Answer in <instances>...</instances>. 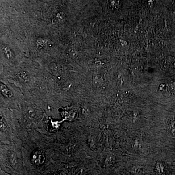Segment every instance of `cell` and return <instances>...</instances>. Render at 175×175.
<instances>
[{
    "mask_svg": "<svg viewBox=\"0 0 175 175\" xmlns=\"http://www.w3.org/2000/svg\"><path fill=\"white\" fill-rule=\"evenodd\" d=\"M1 49L6 58L9 60L14 59L15 57L14 52L9 46L7 45L2 44L1 45Z\"/></svg>",
    "mask_w": 175,
    "mask_h": 175,
    "instance_id": "1",
    "label": "cell"
},
{
    "mask_svg": "<svg viewBox=\"0 0 175 175\" xmlns=\"http://www.w3.org/2000/svg\"><path fill=\"white\" fill-rule=\"evenodd\" d=\"M50 44V42L49 40L44 38H39L36 41L37 48L40 50L43 49L46 46H49Z\"/></svg>",
    "mask_w": 175,
    "mask_h": 175,
    "instance_id": "2",
    "label": "cell"
},
{
    "mask_svg": "<svg viewBox=\"0 0 175 175\" xmlns=\"http://www.w3.org/2000/svg\"><path fill=\"white\" fill-rule=\"evenodd\" d=\"M1 92L2 94L6 97H10L12 95L11 92L7 88V87L4 86L3 84H1Z\"/></svg>",
    "mask_w": 175,
    "mask_h": 175,
    "instance_id": "3",
    "label": "cell"
},
{
    "mask_svg": "<svg viewBox=\"0 0 175 175\" xmlns=\"http://www.w3.org/2000/svg\"><path fill=\"white\" fill-rule=\"evenodd\" d=\"M65 18V14L63 12H59L56 14V17L53 19V22L55 21L56 22H60L61 23V22H63Z\"/></svg>",
    "mask_w": 175,
    "mask_h": 175,
    "instance_id": "4",
    "label": "cell"
},
{
    "mask_svg": "<svg viewBox=\"0 0 175 175\" xmlns=\"http://www.w3.org/2000/svg\"><path fill=\"white\" fill-rule=\"evenodd\" d=\"M9 160L11 165H16L17 163V158L14 152H11L9 154Z\"/></svg>",
    "mask_w": 175,
    "mask_h": 175,
    "instance_id": "5",
    "label": "cell"
},
{
    "mask_svg": "<svg viewBox=\"0 0 175 175\" xmlns=\"http://www.w3.org/2000/svg\"><path fill=\"white\" fill-rule=\"evenodd\" d=\"M19 77L22 80H23V81L27 82L29 79L28 74L27 73V72L25 71H22L20 72L18 74Z\"/></svg>",
    "mask_w": 175,
    "mask_h": 175,
    "instance_id": "6",
    "label": "cell"
},
{
    "mask_svg": "<svg viewBox=\"0 0 175 175\" xmlns=\"http://www.w3.org/2000/svg\"><path fill=\"white\" fill-rule=\"evenodd\" d=\"M27 112L28 115L29 116L30 118H34L35 116V112L34 110L31 106H28L27 109Z\"/></svg>",
    "mask_w": 175,
    "mask_h": 175,
    "instance_id": "7",
    "label": "cell"
},
{
    "mask_svg": "<svg viewBox=\"0 0 175 175\" xmlns=\"http://www.w3.org/2000/svg\"><path fill=\"white\" fill-rule=\"evenodd\" d=\"M109 1L110 5H111L112 7H116L119 5L120 0H109Z\"/></svg>",
    "mask_w": 175,
    "mask_h": 175,
    "instance_id": "8",
    "label": "cell"
}]
</instances>
